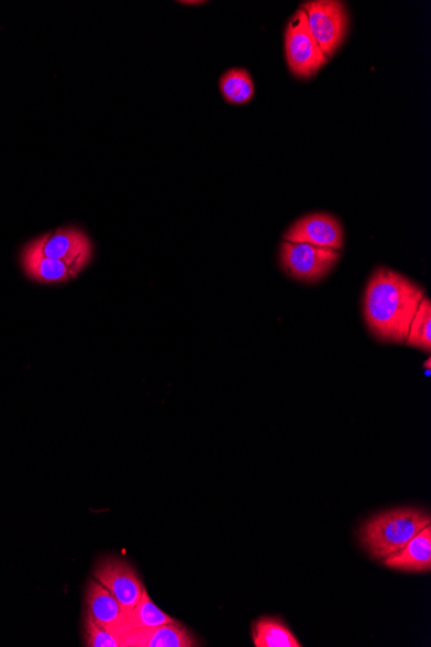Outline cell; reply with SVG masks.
Masks as SVG:
<instances>
[{
    "instance_id": "cell-1",
    "label": "cell",
    "mask_w": 431,
    "mask_h": 647,
    "mask_svg": "<svg viewBox=\"0 0 431 647\" xmlns=\"http://www.w3.org/2000/svg\"><path fill=\"white\" fill-rule=\"evenodd\" d=\"M426 292L388 267H377L364 292L363 317L373 337L382 343L405 344Z\"/></svg>"
},
{
    "instance_id": "cell-2",
    "label": "cell",
    "mask_w": 431,
    "mask_h": 647,
    "mask_svg": "<svg viewBox=\"0 0 431 647\" xmlns=\"http://www.w3.org/2000/svg\"><path fill=\"white\" fill-rule=\"evenodd\" d=\"M430 524V515L423 509L412 507L390 509L369 518L362 526L360 540L371 559L384 561L402 550Z\"/></svg>"
},
{
    "instance_id": "cell-3",
    "label": "cell",
    "mask_w": 431,
    "mask_h": 647,
    "mask_svg": "<svg viewBox=\"0 0 431 647\" xmlns=\"http://www.w3.org/2000/svg\"><path fill=\"white\" fill-rule=\"evenodd\" d=\"M285 52L289 70L297 78L309 79L329 63L311 34L307 17L299 9L289 20L285 34Z\"/></svg>"
},
{
    "instance_id": "cell-4",
    "label": "cell",
    "mask_w": 431,
    "mask_h": 647,
    "mask_svg": "<svg viewBox=\"0 0 431 647\" xmlns=\"http://www.w3.org/2000/svg\"><path fill=\"white\" fill-rule=\"evenodd\" d=\"M301 10L319 48L327 58L333 56L347 35L349 13L345 3L338 0H314L305 3Z\"/></svg>"
},
{
    "instance_id": "cell-5",
    "label": "cell",
    "mask_w": 431,
    "mask_h": 647,
    "mask_svg": "<svg viewBox=\"0 0 431 647\" xmlns=\"http://www.w3.org/2000/svg\"><path fill=\"white\" fill-rule=\"evenodd\" d=\"M340 260V251L316 248L308 243L284 241L280 244V265L289 277L316 284L332 271Z\"/></svg>"
},
{
    "instance_id": "cell-6",
    "label": "cell",
    "mask_w": 431,
    "mask_h": 647,
    "mask_svg": "<svg viewBox=\"0 0 431 647\" xmlns=\"http://www.w3.org/2000/svg\"><path fill=\"white\" fill-rule=\"evenodd\" d=\"M43 256L59 260L79 274L93 257V244L84 230L66 227L29 242Z\"/></svg>"
},
{
    "instance_id": "cell-7",
    "label": "cell",
    "mask_w": 431,
    "mask_h": 647,
    "mask_svg": "<svg viewBox=\"0 0 431 647\" xmlns=\"http://www.w3.org/2000/svg\"><path fill=\"white\" fill-rule=\"evenodd\" d=\"M95 580L113 594L125 613L135 608L146 590L132 564L118 557H106L96 564Z\"/></svg>"
},
{
    "instance_id": "cell-8",
    "label": "cell",
    "mask_w": 431,
    "mask_h": 647,
    "mask_svg": "<svg viewBox=\"0 0 431 647\" xmlns=\"http://www.w3.org/2000/svg\"><path fill=\"white\" fill-rule=\"evenodd\" d=\"M284 241L340 251L344 244V229L330 213H309L289 227Z\"/></svg>"
},
{
    "instance_id": "cell-9",
    "label": "cell",
    "mask_w": 431,
    "mask_h": 647,
    "mask_svg": "<svg viewBox=\"0 0 431 647\" xmlns=\"http://www.w3.org/2000/svg\"><path fill=\"white\" fill-rule=\"evenodd\" d=\"M122 647H196L198 639L180 622L154 628H137L121 636Z\"/></svg>"
},
{
    "instance_id": "cell-10",
    "label": "cell",
    "mask_w": 431,
    "mask_h": 647,
    "mask_svg": "<svg viewBox=\"0 0 431 647\" xmlns=\"http://www.w3.org/2000/svg\"><path fill=\"white\" fill-rule=\"evenodd\" d=\"M21 265L30 279L43 285L68 284L79 275L68 264L43 256L29 243L21 251Z\"/></svg>"
},
{
    "instance_id": "cell-11",
    "label": "cell",
    "mask_w": 431,
    "mask_h": 647,
    "mask_svg": "<svg viewBox=\"0 0 431 647\" xmlns=\"http://www.w3.org/2000/svg\"><path fill=\"white\" fill-rule=\"evenodd\" d=\"M384 564L394 570L429 572L431 570V527H426L402 550L385 559Z\"/></svg>"
},
{
    "instance_id": "cell-12",
    "label": "cell",
    "mask_w": 431,
    "mask_h": 647,
    "mask_svg": "<svg viewBox=\"0 0 431 647\" xmlns=\"http://www.w3.org/2000/svg\"><path fill=\"white\" fill-rule=\"evenodd\" d=\"M87 612L92 618L115 634L125 612L117 599L98 580H89L86 594Z\"/></svg>"
},
{
    "instance_id": "cell-13",
    "label": "cell",
    "mask_w": 431,
    "mask_h": 647,
    "mask_svg": "<svg viewBox=\"0 0 431 647\" xmlns=\"http://www.w3.org/2000/svg\"><path fill=\"white\" fill-rule=\"evenodd\" d=\"M252 639L256 647H301L299 638L277 616H262L252 627Z\"/></svg>"
},
{
    "instance_id": "cell-14",
    "label": "cell",
    "mask_w": 431,
    "mask_h": 647,
    "mask_svg": "<svg viewBox=\"0 0 431 647\" xmlns=\"http://www.w3.org/2000/svg\"><path fill=\"white\" fill-rule=\"evenodd\" d=\"M173 622H175V619L170 618L165 612H162V610L154 604L152 599L148 597L145 590L137 606L131 610L130 613H125L124 619L115 629V635L121 637L125 632L132 629L154 628Z\"/></svg>"
},
{
    "instance_id": "cell-15",
    "label": "cell",
    "mask_w": 431,
    "mask_h": 647,
    "mask_svg": "<svg viewBox=\"0 0 431 647\" xmlns=\"http://www.w3.org/2000/svg\"><path fill=\"white\" fill-rule=\"evenodd\" d=\"M222 98L230 106H245L255 95V85L251 74L242 68H234L222 74L220 78Z\"/></svg>"
},
{
    "instance_id": "cell-16",
    "label": "cell",
    "mask_w": 431,
    "mask_h": 647,
    "mask_svg": "<svg viewBox=\"0 0 431 647\" xmlns=\"http://www.w3.org/2000/svg\"><path fill=\"white\" fill-rule=\"evenodd\" d=\"M405 344L428 353L431 351V301L427 296L416 311Z\"/></svg>"
},
{
    "instance_id": "cell-17",
    "label": "cell",
    "mask_w": 431,
    "mask_h": 647,
    "mask_svg": "<svg viewBox=\"0 0 431 647\" xmlns=\"http://www.w3.org/2000/svg\"><path fill=\"white\" fill-rule=\"evenodd\" d=\"M86 646L89 647H122L121 637L102 627L91 614L86 615Z\"/></svg>"
}]
</instances>
